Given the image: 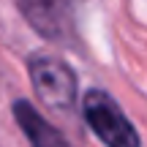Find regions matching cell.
<instances>
[{
    "instance_id": "obj_4",
    "label": "cell",
    "mask_w": 147,
    "mask_h": 147,
    "mask_svg": "<svg viewBox=\"0 0 147 147\" xmlns=\"http://www.w3.org/2000/svg\"><path fill=\"white\" fill-rule=\"evenodd\" d=\"M14 117H16V125L30 139L33 147H74L52 123L44 120L41 112H38L30 101H25V98L14 101Z\"/></svg>"
},
{
    "instance_id": "obj_2",
    "label": "cell",
    "mask_w": 147,
    "mask_h": 147,
    "mask_svg": "<svg viewBox=\"0 0 147 147\" xmlns=\"http://www.w3.org/2000/svg\"><path fill=\"white\" fill-rule=\"evenodd\" d=\"M27 74H30V84L41 104H47L55 112H68L76 104L79 82L76 74L65 60L55 57V55H33L27 60Z\"/></svg>"
},
{
    "instance_id": "obj_3",
    "label": "cell",
    "mask_w": 147,
    "mask_h": 147,
    "mask_svg": "<svg viewBox=\"0 0 147 147\" xmlns=\"http://www.w3.org/2000/svg\"><path fill=\"white\" fill-rule=\"evenodd\" d=\"M25 22L41 38L68 44L76 33V0H14Z\"/></svg>"
},
{
    "instance_id": "obj_1",
    "label": "cell",
    "mask_w": 147,
    "mask_h": 147,
    "mask_svg": "<svg viewBox=\"0 0 147 147\" xmlns=\"http://www.w3.org/2000/svg\"><path fill=\"white\" fill-rule=\"evenodd\" d=\"M82 115L90 131L101 139L106 147H142L139 131L125 117L123 106L112 98L106 90L93 87L82 98Z\"/></svg>"
}]
</instances>
